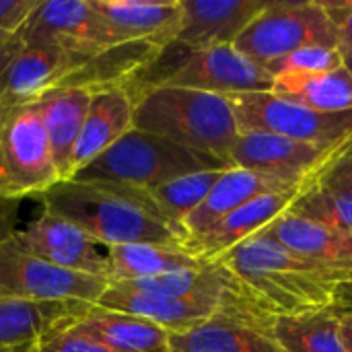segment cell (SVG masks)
I'll return each instance as SVG.
<instances>
[{
	"label": "cell",
	"mask_w": 352,
	"mask_h": 352,
	"mask_svg": "<svg viewBox=\"0 0 352 352\" xmlns=\"http://www.w3.org/2000/svg\"><path fill=\"white\" fill-rule=\"evenodd\" d=\"M250 297L270 316H299L344 305L352 274L305 258L262 231L241 241L219 260Z\"/></svg>",
	"instance_id": "cell-1"
},
{
	"label": "cell",
	"mask_w": 352,
	"mask_h": 352,
	"mask_svg": "<svg viewBox=\"0 0 352 352\" xmlns=\"http://www.w3.org/2000/svg\"><path fill=\"white\" fill-rule=\"evenodd\" d=\"M45 212L62 217L103 248L159 243L186 245V233L153 202L148 192L111 182H60L37 198Z\"/></svg>",
	"instance_id": "cell-2"
},
{
	"label": "cell",
	"mask_w": 352,
	"mask_h": 352,
	"mask_svg": "<svg viewBox=\"0 0 352 352\" xmlns=\"http://www.w3.org/2000/svg\"><path fill=\"white\" fill-rule=\"evenodd\" d=\"M132 97L136 130L229 165L239 128L227 97L171 85L144 87L134 91Z\"/></svg>",
	"instance_id": "cell-3"
},
{
	"label": "cell",
	"mask_w": 352,
	"mask_h": 352,
	"mask_svg": "<svg viewBox=\"0 0 352 352\" xmlns=\"http://www.w3.org/2000/svg\"><path fill=\"white\" fill-rule=\"evenodd\" d=\"M223 167L231 165L217 157L194 153L165 138L132 128L105 153L82 167L72 179L111 182L151 192L175 177Z\"/></svg>",
	"instance_id": "cell-4"
},
{
	"label": "cell",
	"mask_w": 352,
	"mask_h": 352,
	"mask_svg": "<svg viewBox=\"0 0 352 352\" xmlns=\"http://www.w3.org/2000/svg\"><path fill=\"white\" fill-rule=\"evenodd\" d=\"M153 85L186 87L231 97L241 93L272 91L274 76L266 68L237 52L233 45H219L208 50L179 47V54L173 58L163 52L159 60L128 91L134 93Z\"/></svg>",
	"instance_id": "cell-5"
},
{
	"label": "cell",
	"mask_w": 352,
	"mask_h": 352,
	"mask_svg": "<svg viewBox=\"0 0 352 352\" xmlns=\"http://www.w3.org/2000/svg\"><path fill=\"white\" fill-rule=\"evenodd\" d=\"M233 47L264 68L268 62L303 47L338 50V31L320 0H270Z\"/></svg>",
	"instance_id": "cell-6"
},
{
	"label": "cell",
	"mask_w": 352,
	"mask_h": 352,
	"mask_svg": "<svg viewBox=\"0 0 352 352\" xmlns=\"http://www.w3.org/2000/svg\"><path fill=\"white\" fill-rule=\"evenodd\" d=\"M60 182L35 105H23L0 116V198H39Z\"/></svg>",
	"instance_id": "cell-7"
},
{
	"label": "cell",
	"mask_w": 352,
	"mask_h": 352,
	"mask_svg": "<svg viewBox=\"0 0 352 352\" xmlns=\"http://www.w3.org/2000/svg\"><path fill=\"white\" fill-rule=\"evenodd\" d=\"M103 276L58 268L27 250L14 235L0 243V295L37 303H85L97 305L107 291Z\"/></svg>",
	"instance_id": "cell-8"
},
{
	"label": "cell",
	"mask_w": 352,
	"mask_h": 352,
	"mask_svg": "<svg viewBox=\"0 0 352 352\" xmlns=\"http://www.w3.org/2000/svg\"><path fill=\"white\" fill-rule=\"evenodd\" d=\"M239 134L266 132L301 142L338 146L352 132V109L342 113H318L270 91L241 93L227 97Z\"/></svg>",
	"instance_id": "cell-9"
},
{
	"label": "cell",
	"mask_w": 352,
	"mask_h": 352,
	"mask_svg": "<svg viewBox=\"0 0 352 352\" xmlns=\"http://www.w3.org/2000/svg\"><path fill=\"white\" fill-rule=\"evenodd\" d=\"M85 64L56 45L27 43L16 33L0 66V116L35 103L54 87L66 85Z\"/></svg>",
	"instance_id": "cell-10"
},
{
	"label": "cell",
	"mask_w": 352,
	"mask_h": 352,
	"mask_svg": "<svg viewBox=\"0 0 352 352\" xmlns=\"http://www.w3.org/2000/svg\"><path fill=\"white\" fill-rule=\"evenodd\" d=\"M16 35L27 43L56 45L85 66L109 47H118L91 0H41Z\"/></svg>",
	"instance_id": "cell-11"
},
{
	"label": "cell",
	"mask_w": 352,
	"mask_h": 352,
	"mask_svg": "<svg viewBox=\"0 0 352 352\" xmlns=\"http://www.w3.org/2000/svg\"><path fill=\"white\" fill-rule=\"evenodd\" d=\"M272 322L274 316L256 301H239L188 332L171 334L169 352H287Z\"/></svg>",
	"instance_id": "cell-12"
},
{
	"label": "cell",
	"mask_w": 352,
	"mask_h": 352,
	"mask_svg": "<svg viewBox=\"0 0 352 352\" xmlns=\"http://www.w3.org/2000/svg\"><path fill=\"white\" fill-rule=\"evenodd\" d=\"M334 151L336 146L301 142L266 132H243L229 153V165L289 186H303L324 169Z\"/></svg>",
	"instance_id": "cell-13"
},
{
	"label": "cell",
	"mask_w": 352,
	"mask_h": 352,
	"mask_svg": "<svg viewBox=\"0 0 352 352\" xmlns=\"http://www.w3.org/2000/svg\"><path fill=\"white\" fill-rule=\"evenodd\" d=\"M14 239L23 250L58 268L107 278L105 248L62 217L43 210L41 217L16 229Z\"/></svg>",
	"instance_id": "cell-14"
},
{
	"label": "cell",
	"mask_w": 352,
	"mask_h": 352,
	"mask_svg": "<svg viewBox=\"0 0 352 352\" xmlns=\"http://www.w3.org/2000/svg\"><path fill=\"white\" fill-rule=\"evenodd\" d=\"M113 45H148L165 52L182 29V0H91Z\"/></svg>",
	"instance_id": "cell-15"
},
{
	"label": "cell",
	"mask_w": 352,
	"mask_h": 352,
	"mask_svg": "<svg viewBox=\"0 0 352 352\" xmlns=\"http://www.w3.org/2000/svg\"><path fill=\"white\" fill-rule=\"evenodd\" d=\"M239 301H254V299H239ZM239 301H221V299H171L153 293H142L134 289H126L122 285H109L107 291L97 301V307L122 311L130 316H138L148 320L169 334L188 332L217 314H221L227 305Z\"/></svg>",
	"instance_id": "cell-16"
},
{
	"label": "cell",
	"mask_w": 352,
	"mask_h": 352,
	"mask_svg": "<svg viewBox=\"0 0 352 352\" xmlns=\"http://www.w3.org/2000/svg\"><path fill=\"white\" fill-rule=\"evenodd\" d=\"M270 0H182L184 19L175 45L208 50L233 45Z\"/></svg>",
	"instance_id": "cell-17"
},
{
	"label": "cell",
	"mask_w": 352,
	"mask_h": 352,
	"mask_svg": "<svg viewBox=\"0 0 352 352\" xmlns=\"http://www.w3.org/2000/svg\"><path fill=\"white\" fill-rule=\"evenodd\" d=\"M132 128L134 97L126 87H105L93 91L87 118L70 157L68 179H72L82 167L105 153Z\"/></svg>",
	"instance_id": "cell-18"
},
{
	"label": "cell",
	"mask_w": 352,
	"mask_h": 352,
	"mask_svg": "<svg viewBox=\"0 0 352 352\" xmlns=\"http://www.w3.org/2000/svg\"><path fill=\"white\" fill-rule=\"evenodd\" d=\"M299 190L301 188L260 196V198L243 204L241 208H237L223 221H219L206 233L190 239L184 248L202 262H214L223 254H227L229 250L239 245L241 241L264 231L283 212H287L289 206L293 204V200L297 198Z\"/></svg>",
	"instance_id": "cell-19"
},
{
	"label": "cell",
	"mask_w": 352,
	"mask_h": 352,
	"mask_svg": "<svg viewBox=\"0 0 352 352\" xmlns=\"http://www.w3.org/2000/svg\"><path fill=\"white\" fill-rule=\"evenodd\" d=\"M297 188H303V186H289V184H283L278 179H272V177H266L248 169L229 167L212 186L206 200L184 221L182 227L186 233V243L206 233L210 227H214L219 221H223L225 217H229L243 204L266 194H278V192H289Z\"/></svg>",
	"instance_id": "cell-20"
},
{
	"label": "cell",
	"mask_w": 352,
	"mask_h": 352,
	"mask_svg": "<svg viewBox=\"0 0 352 352\" xmlns=\"http://www.w3.org/2000/svg\"><path fill=\"white\" fill-rule=\"evenodd\" d=\"M93 91L87 87L62 85L50 89L33 105L41 118L43 130L47 134L52 155L62 182L68 179L70 157L80 134Z\"/></svg>",
	"instance_id": "cell-21"
},
{
	"label": "cell",
	"mask_w": 352,
	"mask_h": 352,
	"mask_svg": "<svg viewBox=\"0 0 352 352\" xmlns=\"http://www.w3.org/2000/svg\"><path fill=\"white\" fill-rule=\"evenodd\" d=\"M74 326L111 352H169V332L138 316L85 305Z\"/></svg>",
	"instance_id": "cell-22"
},
{
	"label": "cell",
	"mask_w": 352,
	"mask_h": 352,
	"mask_svg": "<svg viewBox=\"0 0 352 352\" xmlns=\"http://www.w3.org/2000/svg\"><path fill=\"white\" fill-rule=\"evenodd\" d=\"M285 248L352 274V233H344L291 212H283L264 231Z\"/></svg>",
	"instance_id": "cell-23"
},
{
	"label": "cell",
	"mask_w": 352,
	"mask_h": 352,
	"mask_svg": "<svg viewBox=\"0 0 352 352\" xmlns=\"http://www.w3.org/2000/svg\"><path fill=\"white\" fill-rule=\"evenodd\" d=\"M82 307L85 303H37L0 295V351L25 352Z\"/></svg>",
	"instance_id": "cell-24"
},
{
	"label": "cell",
	"mask_w": 352,
	"mask_h": 352,
	"mask_svg": "<svg viewBox=\"0 0 352 352\" xmlns=\"http://www.w3.org/2000/svg\"><path fill=\"white\" fill-rule=\"evenodd\" d=\"M272 95L318 113L352 109V76L344 66L328 72H287L274 76Z\"/></svg>",
	"instance_id": "cell-25"
},
{
	"label": "cell",
	"mask_w": 352,
	"mask_h": 352,
	"mask_svg": "<svg viewBox=\"0 0 352 352\" xmlns=\"http://www.w3.org/2000/svg\"><path fill=\"white\" fill-rule=\"evenodd\" d=\"M107 256V280L126 283L153 278L169 272L200 268L208 262L198 260L186 248L179 245H159V243H132L105 248Z\"/></svg>",
	"instance_id": "cell-26"
},
{
	"label": "cell",
	"mask_w": 352,
	"mask_h": 352,
	"mask_svg": "<svg viewBox=\"0 0 352 352\" xmlns=\"http://www.w3.org/2000/svg\"><path fill=\"white\" fill-rule=\"evenodd\" d=\"M342 307L278 316L272 322L274 336L287 352H349L340 336Z\"/></svg>",
	"instance_id": "cell-27"
},
{
	"label": "cell",
	"mask_w": 352,
	"mask_h": 352,
	"mask_svg": "<svg viewBox=\"0 0 352 352\" xmlns=\"http://www.w3.org/2000/svg\"><path fill=\"white\" fill-rule=\"evenodd\" d=\"M225 169H206L188 173L182 177H175L155 190H151V198L157 204V208L177 227L184 225V221L206 200L212 186L219 182V177L225 173ZM184 229V227H182Z\"/></svg>",
	"instance_id": "cell-28"
},
{
	"label": "cell",
	"mask_w": 352,
	"mask_h": 352,
	"mask_svg": "<svg viewBox=\"0 0 352 352\" xmlns=\"http://www.w3.org/2000/svg\"><path fill=\"white\" fill-rule=\"evenodd\" d=\"M287 212L344 233H352V196L334 192L314 179L303 184Z\"/></svg>",
	"instance_id": "cell-29"
},
{
	"label": "cell",
	"mask_w": 352,
	"mask_h": 352,
	"mask_svg": "<svg viewBox=\"0 0 352 352\" xmlns=\"http://www.w3.org/2000/svg\"><path fill=\"white\" fill-rule=\"evenodd\" d=\"M342 66V54L340 50H328V47H303L297 52H291L278 60L268 62L264 68L272 74H287V72H328Z\"/></svg>",
	"instance_id": "cell-30"
},
{
	"label": "cell",
	"mask_w": 352,
	"mask_h": 352,
	"mask_svg": "<svg viewBox=\"0 0 352 352\" xmlns=\"http://www.w3.org/2000/svg\"><path fill=\"white\" fill-rule=\"evenodd\" d=\"M74 318L54 328L50 334H45L37 344H33L25 352H111L107 346L85 334L80 328H76Z\"/></svg>",
	"instance_id": "cell-31"
},
{
	"label": "cell",
	"mask_w": 352,
	"mask_h": 352,
	"mask_svg": "<svg viewBox=\"0 0 352 352\" xmlns=\"http://www.w3.org/2000/svg\"><path fill=\"white\" fill-rule=\"evenodd\" d=\"M314 182H320L334 192L352 196V132L336 146L334 155L314 177Z\"/></svg>",
	"instance_id": "cell-32"
},
{
	"label": "cell",
	"mask_w": 352,
	"mask_h": 352,
	"mask_svg": "<svg viewBox=\"0 0 352 352\" xmlns=\"http://www.w3.org/2000/svg\"><path fill=\"white\" fill-rule=\"evenodd\" d=\"M41 0H0V31L19 33Z\"/></svg>",
	"instance_id": "cell-33"
},
{
	"label": "cell",
	"mask_w": 352,
	"mask_h": 352,
	"mask_svg": "<svg viewBox=\"0 0 352 352\" xmlns=\"http://www.w3.org/2000/svg\"><path fill=\"white\" fill-rule=\"evenodd\" d=\"M338 31V50L346 52L352 47V0H320Z\"/></svg>",
	"instance_id": "cell-34"
},
{
	"label": "cell",
	"mask_w": 352,
	"mask_h": 352,
	"mask_svg": "<svg viewBox=\"0 0 352 352\" xmlns=\"http://www.w3.org/2000/svg\"><path fill=\"white\" fill-rule=\"evenodd\" d=\"M19 210H21V200L0 198V243L16 233Z\"/></svg>",
	"instance_id": "cell-35"
},
{
	"label": "cell",
	"mask_w": 352,
	"mask_h": 352,
	"mask_svg": "<svg viewBox=\"0 0 352 352\" xmlns=\"http://www.w3.org/2000/svg\"><path fill=\"white\" fill-rule=\"evenodd\" d=\"M340 336L346 346V351L352 352V307H342L340 311Z\"/></svg>",
	"instance_id": "cell-36"
},
{
	"label": "cell",
	"mask_w": 352,
	"mask_h": 352,
	"mask_svg": "<svg viewBox=\"0 0 352 352\" xmlns=\"http://www.w3.org/2000/svg\"><path fill=\"white\" fill-rule=\"evenodd\" d=\"M12 37H14L12 33H2L0 31V66H2V62L6 58V52H8V45H10Z\"/></svg>",
	"instance_id": "cell-37"
},
{
	"label": "cell",
	"mask_w": 352,
	"mask_h": 352,
	"mask_svg": "<svg viewBox=\"0 0 352 352\" xmlns=\"http://www.w3.org/2000/svg\"><path fill=\"white\" fill-rule=\"evenodd\" d=\"M342 54V66L346 68V72L352 76V47L346 52H340Z\"/></svg>",
	"instance_id": "cell-38"
},
{
	"label": "cell",
	"mask_w": 352,
	"mask_h": 352,
	"mask_svg": "<svg viewBox=\"0 0 352 352\" xmlns=\"http://www.w3.org/2000/svg\"><path fill=\"white\" fill-rule=\"evenodd\" d=\"M0 352H6V351H0Z\"/></svg>",
	"instance_id": "cell-39"
}]
</instances>
